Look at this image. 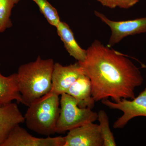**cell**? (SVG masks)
I'll return each mask as SVG.
<instances>
[{"instance_id": "obj_12", "label": "cell", "mask_w": 146, "mask_h": 146, "mask_svg": "<svg viewBox=\"0 0 146 146\" xmlns=\"http://www.w3.org/2000/svg\"><path fill=\"white\" fill-rule=\"evenodd\" d=\"M14 100L23 104L18 88L17 73L7 76L0 73V106L10 104Z\"/></svg>"}, {"instance_id": "obj_11", "label": "cell", "mask_w": 146, "mask_h": 146, "mask_svg": "<svg viewBox=\"0 0 146 146\" xmlns=\"http://www.w3.org/2000/svg\"><path fill=\"white\" fill-rule=\"evenodd\" d=\"M74 98L81 108L92 109L96 102L92 96V87L90 79L84 74L70 86L66 93Z\"/></svg>"}, {"instance_id": "obj_10", "label": "cell", "mask_w": 146, "mask_h": 146, "mask_svg": "<svg viewBox=\"0 0 146 146\" xmlns=\"http://www.w3.org/2000/svg\"><path fill=\"white\" fill-rule=\"evenodd\" d=\"M25 122L24 116L15 103L0 106V146H2L14 127Z\"/></svg>"}, {"instance_id": "obj_8", "label": "cell", "mask_w": 146, "mask_h": 146, "mask_svg": "<svg viewBox=\"0 0 146 146\" xmlns=\"http://www.w3.org/2000/svg\"><path fill=\"white\" fill-rule=\"evenodd\" d=\"M64 137V146H103L99 125L94 122L86 123L69 131Z\"/></svg>"}, {"instance_id": "obj_13", "label": "cell", "mask_w": 146, "mask_h": 146, "mask_svg": "<svg viewBox=\"0 0 146 146\" xmlns=\"http://www.w3.org/2000/svg\"><path fill=\"white\" fill-rule=\"evenodd\" d=\"M56 28L58 35L70 55L78 62L83 61L86 58V50L82 49L78 44L70 26L65 22L60 21Z\"/></svg>"}, {"instance_id": "obj_14", "label": "cell", "mask_w": 146, "mask_h": 146, "mask_svg": "<svg viewBox=\"0 0 146 146\" xmlns=\"http://www.w3.org/2000/svg\"><path fill=\"white\" fill-rule=\"evenodd\" d=\"M98 115L97 120L99 122V127L103 141V146H117L114 135L110 127L109 118L106 112L100 110Z\"/></svg>"}, {"instance_id": "obj_15", "label": "cell", "mask_w": 146, "mask_h": 146, "mask_svg": "<svg viewBox=\"0 0 146 146\" xmlns=\"http://www.w3.org/2000/svg\"><path fill=\"white\" fill-rule=\"evenodd\" d=\"M19 1L20 0H0V33L12 27L11 11Z\"/></svg>"}, {"instance_id": "obj_5", "label": "cell", "mask_w": 146, "mask_h": 146, "mask_svg": "<svg viewBox=\"0 0 146 146\" xmlns=\"http://www.w3.org/2000/svg\"><path fill=\"white\" fill-rule=\"evenodd\" d=\"M101 102L110 109L118 110L123 112V115L114 123L113 127L115 129L122 128L130 120L136 117H146V88L138 96L131 100L124 98L116 102L106 99Z\"/></svg>"}, {"instance_id": "obj_7", "label": "cell", "mask_w": 146, "mask_h": 146, "mask_svg": "<svg viewBox=\"0 0 146 146\" xmlns=\"http://www.w3.org/2000/svg\"><path fill=\"white\" fill-rule=\"evenodd\" d=\"M84 74L83 70L78 62L68 66L54 63L50 91L59 96L66 93L72 84Z\"/></svg>"}, {"instance_id": "obj_17", "label": "cell", "mask_w": 146, "mask_h": 146, "mask_svg": "<svg viewBox=\"0 0 146 146\" xmlns=\"http://www.w3.org/2000/svg\"><path fill=\"white\" fill-rule=\"evenodd\" d=\"M117 6L123 9H128L137 4L140 0H116Z\"/></svg>"}, {"instance_id": "obj_16", "label": "cell", "mask_w": 146, "mask_h": 146, "mask_svg": "<svg viewBox=\"0 0 146 146\" xmlns=\"http://www.w3.org/2000/svg\"><path fill=\"white\" fill-rule=\"evenodd\" d=\"M39 7L41 13L48 22L52 25L56 27L60 22L57 10L47 0H32Z\"/></svg>"}, {"instance_id": "obj_1", "label": "cell", "mask_w": 146, "mask_h": 146, "mask_svg": "<svg viewBox=\"0 0 146 146\" xmlns=\"http://www.w3.org/2000/svg\"><path fill=\"white\" fill-rule=\"evenodd\" d=\"M86 50L85 59L78 62L90 79L95 102L111 98L117 102L135 98L134 90L143 84L144 79L132 61L98 40Z\"/></svg>"}, {"instance_id": "obj_9", "label": "cell", "mask_w": 146, "mask_h": 146, "mask_svg": "<svg viewBox=\"0 0 146 146\" xmlns=\"http://www.w3.org/2000/svg\"><path fill=\"white\" fill-rule=\"evenodd\" d=\"M65 144L64 137L37 138L18 125L11 131L2 146H64Z\"/></svg>"}, {"instance_id": "obj_2", "label": "cell", "mask_w": 146, "mask_h": 146, "mask_svg": "<svg viewBox=\"0 0 146 146\" xmlns=\"http://www.w3.org/2000/svg\"><path fill=\"white\" fill-rule=\"evenodd\" d=\"M54 63L52 59L38 56L35 61L19 67L16 73L23 104L29 106L50 91Z\"/></svg>"}, {"instance_id": "obj_3", "label": "cell", "mask_w": 146, "mask_h": 146, "mask_svg": "<svg viewBox=\"0 0 146 146\" xmlns=\"http://www.w3.org/2000/svg\"><path fill=\"white\" fill-rule=\"evenodd\" d=\"M59 96L50 91L28 106L24 115L27 127L47 136L56 133L60 111Z\"/></svg>"}, {"instance_id": "obj_4", "label": "cell", "mask_w": 146, "mask_h": 146, "mask_svg": "<svg viewBox=\"0 0 146 146\" xmlns=\"http://www.w3.org/2000/svg\"><path fill=\"white\" fill-rule=\"evenodd\" d=\"M60 102V114L56 133H64L86 123H94L98 119L97 112L89 108H80L76 100L68 94L61 95Z\"/></svg>"}, {"instance_id": "obj_6", "label": "cell", "mask_w": 146, "mask_h": 146, "mask_svg": "<svg viewBox=\"0 0 146 146\" xmlns=\"http://www.w3.org/2000/svg\"><path fill=\"white\" fill-rule=\"evenodd\" d=\"M95 14L107 25L111 30V35L108 46L111 47L129 35L146 33V16L134 20L115 21L110 20L105 15L98 11Z\"/></svg>"}, {"instance_id": "obj_18", "label": "cell", "mask_w": 146, "mask_h": 146, "mask_svg": "<svg viewBox=\"0 0 146 146\" xmlns=\"http://www.w3.org/2000/svg\"><path fill=\"white\" fill-rule=\"evenodd\" d=\"M104 6L110 8H115L117 7L116 0H97Z\"/></svg>"}]
</instances>
